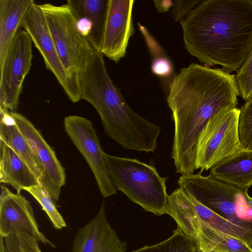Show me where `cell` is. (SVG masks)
I'll use <instances>...</instances> for the list:
<instances>
[{
    "label": "cell",
    "instance_id": "1",
    "mask_svg": "<svg viewBox=\"0 0 252 252\" xmlns=\"http://www.w3.org/2000/svg\"><path fill=\"white\" fill-rule=\"evenodd\" d=\"M169 87L167 100L174 124L171 158L176 173L192 174L196 145L204 126L219 112L237 108L235 75L192 63L181 69Z\"/></svg>",
    "mask_w": 252,
    "mask_h": 252
},
{
    "label": "cell",
    "instance_id": "2",
    "mask_svg": "<svg viewBox=\"0 0 252 252\" xmlns=\"http://www.w3.org/2000/svg\"><path fill=\"white\" fill-rule=\"evenodd\" d=\"M185 48L208 65L237 70L252 47V0L202 1L182 21Z\"/></svg>",
    "mask_w": 252,
    "mask_h": 252
},
{
    "label": "cell",
    "instance_id": "3",
    "mask_svg": "<svg viewBox=\"0 0 252 252\" xmlns=\"http://www.w3.org/2000/svg\"><path fill=\"white\" fill-rule=\"evenodd\" d=\"M81 99L96 109L105 134L126 150L154 152L161 127L134 112L107 73L103 55L95 50L79 73Z\"/></svg>",
    "mask_w": 252,
    "mask_h": 252
},
{
    "label": "cell",
    "instance_id": "4",
    "mask_svg": "<svg viewBox=\"0 0 252 252\" xmlns=\"http://www.w3.org/2000/svg\"><path fill=\"white\" fill-rule=\"evenodd\" d=\"M103 156L117 190L146 211L158 216L167 213V177H161L154 166L137 159L111 156L105 152Z\"/></svg>",
    "mask_w": 252,
    "mask_h": 252
},
{
    "label": "cell",
    "instance_id": "5",
    "mask_svg": "<svg viewBox=\"0 0 252 252\" xmlns=\"http://www.w3.org/2000/svg\"><path fill=\"white\" fill-rule=\"evenodd\" d=\"M180 188L228 221L248 232L252 238V197L244 189L201 173L182 175Z\"/></svg>",
    "mask_w": 252,
    "mask_h": 252
},
{
    "label": "cell",
    "instance_id": "6",
    "mask_svg": "<svg viewBox=\"0 0 252 252\" xmlns=\"http://www.w3.org/2000/svg\"><path fill=\"white\" fill-rule=\"evenodd\" d=\"M39 5L65 70L79 81V73L94 50L78 30L77 20L67 3Z\"/></svg>",
    "mask_w": 252,
    "mask_h": 252
},
{
    "label": "cell",
    "instance_id": "7",
    "mask_svg": "<svg viewBox=\"0 0 252 252\" xmlns=\"http://www.w3.org/2000/svg\"><path fill=\"white\" fill-rule=\"evenodd\" d=\"M240 109L221 111L207 123L199 134L196 148L195 169H211L242 149L238 134Z\"/></svg>",
    "mask_w": 252,
    "mask_h": 252
},
{
    "label": "cell",
    "instance_id": "8",
    "mask_svg": "<svg viewBox=\"0 0 252 252\" xmlns=\"http://www.w3.org/2000/svg\"><path fill=\"white\" fill-rule=\"evenodd\" d=\"M32 42L20 30L0 61V111L16 112L24 80L32 65Z\"/></svg>",
    "mask_w": 252,
    "mask_h": 252
},
{
    "label": "cell",
    "instance_id": "9",
    "mask_svg": "<svg viewBox=\"0 0 252 252\" xmlns=\"http://www.w3.org/2000/svg\"><path fill=\"white\" fill-rule=\"evenodd\" d=\"M41 55L46 68L51 71L68 98L74 103L81 99L79 81L65 70L56 50L45 18L35 1L25 14L21 25Z\"/></svg>",
    "mask_w": 252,
    "mask_h": 252
},
{
    "label": "cell",
    "instance_id": "10",
    "mask_svg": "<svg viewBox=\"0 0 252 252\" xmlns=\"http://www.w3.org/2000/svg\"><path fill=\"white\" fill-rule=\"evenodd\" d=\"M65 130L92 170L99 191L104 197L117 192L109 176L99 139L91 121L76 115L64 119Z\"/></svg>",
    "mask_w": 252,
    "mask_h": 252
},
{
    "label": "cell",
    "instance_id": "11",
    "mask_svg": "<svg viewBox=\"0 0 252 252\" xmlns=\"http://www.w3.org/2000/svg\"><path fill=\"white\" fill-rule=\"evenodd\" d=\"M14 123L30 146L42 170L39 184L55 202L58 201L61 188L65 184L64 168L55 152L46 142L40 132L24 116L10 111Z\"/></svg>",
    "mask_w": 252,
    "mask_h": 252
},
{
    "label": "cell",
    "instance_id": "12",
    "mask_svg": "<svg viewBox=\"0 0 252 252\" xmlns=\"http://www.w3.org/2000/svg\"><path fill=\"white\" fill-rule=\"evenodd\" d=\"M15 234H26L38 242L55 246L40 231L31 202L20 192L14 193L1 187L0 235L5 238Z\"/></svg>",
    "mask_w": 252,
    "mask_h": 252
},
{
    "label": "cell",
    "instance_id": "13",
    "mask_svg": "<svg viewBox=\"0 0 252 252\" xmlns=\"http://www.w3.org/2000/svg\"><path fill=\"white\" fill-rule=\"evenodd\" d=\"M134 0H109L107 20L100 53L117 63L126 55L134 32Z\"/></svg>",
    "mask_w": 252,
    "mask_h": 252
},
{
    "label": "cell",
    "instance_id": "14",
    "mask_svg": "<svg viewBox=\"0 0 252 252\" xmlns=\"http://www.w3.org/2000/svg\"><path fill=\"white\" fill-rule=\"evenodd\" d=\"M126 249V242L120 240L107 221L103 202L94 217L75 234L72 252H125Z\"/></svg>",
    "mask_w": 252,
    "mask_h": 252
},
{
    "label": "cell",
    "instance_id": "15",
    "mask_svg": "<svg viewBox=\"0 0 252 252\" xmlns=\"http://www.w3.org/2000/svg\"><path fill=\"white\" fill-rule=\"evenodd\" d=\"M209 175L248 189L252 185V150L241 149L212 167Z\"/></svg>",
    "mask_w": 252,
    "mask_h": 252
},
{
    "label": "cell",
    "instance_id": "16",
    "mask_svg": "<svg viewBox=\"0 0 252 252\" xmlns=\"http://www.w3.org/2000/svg\"><path fill=\"white\" fill-rule=\"evenodd\" d=\"M0 182L12 186L17 192L39 183L25 162L0 140Z\"/></svg>",
    "mask_w": 252,
    "mask_h": 252
},
{
    "label": "cell",
    "instance_id": "17",
    "mask_svg": "<svg viewBox=\"0 0 252 252\" xmlns=\"http://www.w3.org/2000/svg\"><path fill=\"white\" fill-rule=\"evenodd\" d=\"M76 19L88 18L92 24L91 31L87 37L92 48L100 52L109 5V0H67Z\"/></svg>",
    "mask_w": 252,
    "mask_h": 252
},
{
    "label": "cell",
    "instance_id": "18",
    "mask_svg": "<svg viewBox=\"0 0 252 252\" xmlns=\"http://www.w3.org/2000/svg\"><path fill=\"white\" fill-rule=\"evenodd\" d=\"M33 0H0V61L21 27Z\"/></svg>",
    "mask_w": 252,
    "mask_h": 252
},
{
    "label": "cell",
    "instance_id": "19",
    "mask_svg": "<svg viewBox=\"0 0 252 252\" xmlns=\"http://www.w3.org/2000/svg\"><path fill=\"white\" fill-rule=\"evenodd\" d=\"M0 112V140L25 162L39 183L43 175L42 170L30 146L14 123L10 111Z\"/></svg>",
    "mask_w": 252,
    "mask_h": 252
},
{
    "label": "cell",
    "instance_id": "20",
    "mask_svg": "<svg viewBox=\"0 0 252 252\" xmlns=\"http://www.w3.org/2000/svg\"><path fill=\"white\" fill-rule=\"evenodd\" d=\"M197 215L198 234L195 242L198 251L201 252L212 251L252 252V247L245 242L213 228L204 222L197 213Z\"/></svg>",
    "mask_w": 252,
    "mask_h": 252
},
{
    "label": "cell",
    "instance_id": "21",
    "mask_svg": "<svg viewBox=\"0 0 252 252\" xmlns=\"http://www.w3.org/2000/svg\"><path fill=\"white\" fill-rule=\"evenodd\" d=\"M186 192L189 196L197 214L204 222L219 231L243 240L252 247V238L248 232L204 205L189 193Z\"/></svg>",
    "mask_w": 252,
    "mask_h": 252
},
{
    "label": "cell",
    "instance_id": "22",
    "mask_svg": "<svg viewBox=\"0 0 252 252\" xmlns=\"http://www.w3.org/2000/svg\"><path fill=\"white\" fill-rule=\"evenodd\" d=\"M196 242L179 227L169 238L152 246H146L132 252H197Z\"/></svg>",
    "mask_w": 252,
    "mask_h": 252
},
{
    "label": "cell",
    "instance_id": "23",
    "mask_svg": "<svg viewBox=\"0 0 252 252\" xmlns=\"http://www.w3.org/2000/svg\"><path fill=\"white\" fill-rule=\"evenodd\" d=\"M138 25L152 56V72L160 78L170 77L174 71L173 65L170 59L146 27L139 24Z\"/></svg>",
    "mask_w": 252,
    "mask_h": 252
},
{
    "label": "cell",
    "instance_id": "24",
    "mask_svg": "<svg viewBox=\"0 0 252 252\" xmlns=\"http://www.w3.org/2000/svg\"><path fill=\"white\" fill-rule=\"evenodd\" d=\"M25 190L30 193L39 203L56 229H62L66 226L63 217L57 208L56 203L40 185L27 188Z\"/></svg>",
    "mask_w": 252,
    "mask_h": 252
},
{
    "label": "cell",
    "instance_id": "25",
    "mask_svg": "<svg viewBox=\"0 0 252 252\" xmlns=\"http://www.w3.org/2000/svg\"><path fill=\"white\" fill-rule=\"evenodd\" d=\"M238 134L242 148L252 150V97L240 109Z\"/></svg>",
    "mask_w": 252,
    "mask_h": 252
},
{
    "label": "cell",
    "instance_id": "26",
    "mask_svg": "<svg viewBox=\"0 0 252 252\" xmlns=\"http://www.w3.org/2000/svg\"><path fill=\"white\" fill-rule=\"evenodd\" d=\"M235 79L239 95L245 101L252 97V47L245 61L237 70Z\"/></svg>",
    "mask_w": 252,
    "mask_h": 252
},
{
    "label": "cell",
    "instance_id": "27",
    "mask_svg": "<svg viewBox=\"0 0 252 252\" xmlns=\"http://www.w3.org/2000/svg\"><path fill=\"white\" fill-rule=\"evenodd\" d=\"M7 252H42L38 241L26 234H15L4 238Z\"/></svg>",
    "mask_w": 252,
    "mask_h": 252
},
{
    "label": "cell",
    "instance_id": "28",
    "mask_svg": "<svg viewBox=\"0 0 252 252\" xmlns=\"http://www.w3.org/2000/svg\"><path fill=\"white\" fill-rule=\"evenodd\" d=\"M202 2L200 0H174L171 14L176 21H182L196 6Z\"/></svg>",
    "mask_w": 252,
    "mask_h": 252
},
{
    "label": "cell",
    "instance_id": "29",
    "mask_svg": "<svg viewBox=\"0 0 252 252\" xmlns=\"http://www.w3.org/2000/svg\"><path fill=\"white\" fill-rule=\"evenodd\" d=\"M76 20L77 27L78 30L82 35L87 37L92 28L91 21L86 17H81Z\"/></svg>",
    "mask_w": 252,
    "mask_h": 252
},
{
    "label": "cell",
    "instance_id": "30",
    "mask_svg": "<svg viewBox=\"0 0 252 252\" xmlns=\"http://www.w3.org/2000/svg\"><path fill=\"white\" fill-rule=\"evenodd\" d=\"M155 6L159 12H166L172 8L174 0H159L154 1Z\"/></svg>",
    "mask_w": 252,
    "mask_h": 252
},
{
    "label": "cell",
    "instance_id": "31",
    "mask_svg": "<svg viewBox=\"0 0 252 252\" xmlns=\"http://www.w3.org/2000/svg\"><path fill=\"white\" fill-rule=\"evenodd\" d=\"M0 252H7L4 238L0 237Z\"/></svg>",
    "mask_w": 252,
    "mask_h": 252
},
{
    "label": "cell",
    "instance_id": "32",
    "mask_svg": "<svg viewBox=\"0 0 252 252\" xmlns=\"http://www.w3.org/2000/svg\"><path fill=\"white\" fill-rule=\"evenodd\" d=\"M197 252H201L197 251ZM210 252H224L218 251H211Z\"/></svg>",
    "mask_w": 252,
    "mask_h": 252
}]
</instances>
